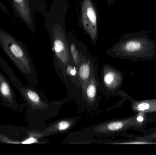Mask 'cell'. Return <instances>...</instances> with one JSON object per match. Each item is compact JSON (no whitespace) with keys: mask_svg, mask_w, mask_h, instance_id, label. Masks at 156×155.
Instances as JSON below:
<instances>
[{"mask_svg":"<svg viewBox=\"0 0 156 155\" xmlns=\"http://www.w3.org/2000/svg\"><path fill=\"white\" fill-rule=\"evenodd\" d=\"M153 31L144 30L123 35L110 50L114 57L134 62L156 60V40L151 38Z\"/></svg>","mask_w":156,"mask_h":155,"instance_id":"cell-1","label":"cell"},{"mask_svg":"<svg viewBox=\"0 0 156 155\" xmlns=\"http://www.w3.org/2000/svg\"><path fill=\"white\" fill-rule=\"evenodd\" d=\"M155 122L156 113H137L133 116L101 124L93 131L101 134L122 133L130 130L140 132L148 124Z\"/></svg>","mask_w":156,"mask_h":155,"instance_id":"cell-2","label":"cell"},{"mask_svg":"<svg viewBox=\"0 0 156 155\" xmlns=\"http://www.w3.org/2000/svg\"><path fill=\"white\" fill-rule=\"evenodd\" d=\"M0 43L4 51L17 67L24 74H31L32 66L29 58L16 40L10 35L0 30Z\"/></svg>","mask_w":156,"mask_h":155,"instance_id":"cell-3","label":"cell"},{"mask_svg":"<svg viewBox=\"0 0 156 155\" xmlns=\"http://www.w3.org/2000/svg\"><path fill=\"white\" fill-rule=\"evenodd\" d=\"M81 21L84 30L92 41L95 42L97 38V14L91 0L83 1Z\"/></svg>","mask_w":156,"mask_h":155,"instance_id":"cell-4","label":"cell"},{"mask_svg":"<svg viewBox=\"0 0 156 155\" xmlns=\"http://www.w3.org/2000/svg\"><path fill=\"white\" fill-rule=\"evenodd\" d=\"M53 50L58 60L63 65L69 61V52L64 31L58 25H55L53 30Z\"/></svg>","mask_w":156,"mask_h":155,"instance_id":"cell-5","label":"cell"},{"mask_svg":"<svg viewBox=\"0 0 156 155\" xmlns=\"http://www.w3.org/2000/svg\"><path fill=\"white\" fill-rule=\"evenodd\" d=\"M123 75L121 72L111 67H105L103 75L104 83L107 89L115 91L121 86Z\"/></svg>","mask_w":156,"mask_h":155,"instance_id":"cell-6","label":"cell"},{"mask_svg":"<svg viewBox=\"0 0 156 155\" xmlns=\"http://www.w3.org/2000/svg\"><path fill=\"white\" fill-rule=\"evenodd\" d=\"M120 93L131 102L132 110L136 113H156V98L136 100L124 92Z\"/></svg>","mask_w":156,"mask_h":155,"instance_id":"cell-7","label":"cell"},{"mask_svg":"<svg viewBox=\"0 0 156 155\" xmlns=\"http://www.w3.org/2000/svg\"><path fill=\"white\" fill-rule=\"evenodd\" d=\"M18 90L33 108L43 109L45 107L46 104L41 100L38 95L34 91L31 89L21 87H19Z\"/></svg>","mask_w":156,"mask_h":155,"instance_id":"cell-8","label":"cell"},{"mask_svg":"<svg viewBox=\"0 0 156 155\" xmlns=\"http://www.w3.org/2000/svg\"><path fill=\"white\" fill-rule=\"evenodd\" d=\"M16 10L28 25L33 23V18L28 0H12Z\"/></svg>","mask_w":156,"mask_h":155,"instance_id":"cell-9","label":"cell"},{"mask_svg":"<svg viewBox=\"0 0 156 155\" xmlns=\"http://www.w3.org/2000/svg\"><path fill=\"white\" fill-rule=\"evenodd\" d=\"M0 96L9 103L13 104L14 97L7 81L0 72Z\"/></svg>","mask_w":156,"mask_h":155,"instance_id":"cell-10","label":"cell"},{"mask_svg":"<svg viewBox=\"0 0 156 155\" xmlns=\"http://www.w3.org/2000/svg\"><path fill=\"white\" fill-rule=\"evenodd\" d=\"M74 124V120L71 119L59 121L46 129L45 134L48 135L65 132L70 129Z\"/></svg>","mask_w":156,"mask_h":155,"instance_id":"cell-11","label":"cell"},{"mask_svg":"<svg viewBox=\"0 0 156 155\" xmlns=\"http://www.w3.org/2000/svg\"><path fill=\"white\" fill-rule=\"evenodd\" d=\"M140 133H143L142 135H133L126 134H124L126 137L129 138H136V139H143L147 141H156V127L146 129L145 128L141 130Z\"/></svg>","mask_w":156,"mask_h":155,"instance_id":"cell-12","label":"cell"},{"mask_svg":"<svg viewBox=\"0 0 156 155\" xmlns=\"http://www.w3.org/2000/svg\"><path fill=\"white\" fill-rule=\"evenodd\" d=\"M85 94L88 101L92 102L95 100L97 95V86L94 78L92 77L87 84L85 88Z\"/></svg>","mask_w":156,"mask_h":155,"instance_id":"cell-13","label":"cell"},{"mask_svg":"<svg viewBox=\"0 0 156 155\" xmlns=\"http://www.w3.org/2000/svg\"><path fill=\"white\" fill-rule=\"evenodd\" d=\"M90 62H84L80 65L79 69V75L83 82H86L90 77Z\"/></svg>","mask_w":156,"mask_h":155,"instance_id":"cell-14","label":"cell"},{"mask_svg":"<svg viewBox=\"0 0 156 155\" xmlns=\"http://www.w3.org/2000/svg\"><path fill=\"white\" fill-rule=\"evenodd\" d=\"M70 52H71L72 59L74 61V63L77 66H78L80 63V59L79 52L77 49L76 46L74 43H71V44H70Z\"/></svg>","mask_w":156,"mask_h":155,"instance_id":"cell-15","label":"cell"},{"mask_svg":"<svg viewBox=\"0 0 156 155\" xmlns=\"http://www.w3.org/2000/svg\"><path fill=\"white\" fill-rule=\"evenodd\" d=\"M36 139H35L34 138H30L28 139V140L27 141H25V142H23L22 143L23 144H29V143H35L36 141Z\"/></svg>","mask_w":156,"mask_h":155,"instance_id":"cell-16","label":"cell"}]
</instances>
